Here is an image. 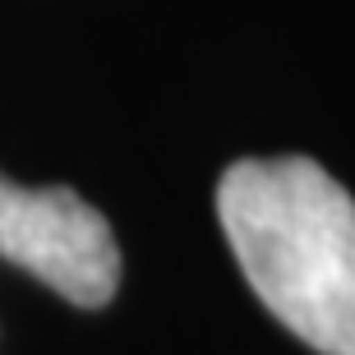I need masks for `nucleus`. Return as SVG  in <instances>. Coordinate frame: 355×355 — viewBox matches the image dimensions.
I'll list each match as a JSON object with an SVG mask.
<instances>
[{"label":"nucleus","instance_id":"1","mask_svg":"<svg viewBox=\"0 0 355 355\" xmlns=\"http://www.w3.org/2000/svg\"><path fill=\"white\" fill-rule=\"evenodd\" d=\"M217 217L250 291L304 346L355 355V198L309 157H240Z\"/></svg>","mask_w":355,"mask_h":355},{"label":"nucleus","instance_id":"2","mask_svg":"<svg viewBox=\"0 0 355 355\" xmlns=\"http://www.w3.org/2000/svg\"><path fill=\"white\" fill-rule=\"evenodd\" d=\"M0 259L19 263L79 309L111 304L120 286L111 222L69 184L24 189L0 175Z\"/></svg>","mask_w":355,"mask_h":355}]
</instances>
